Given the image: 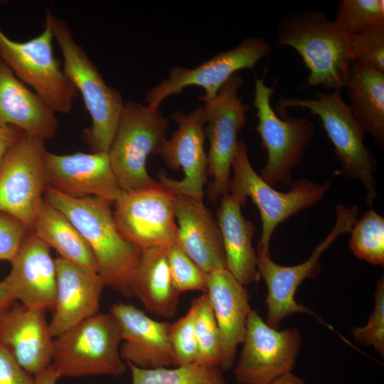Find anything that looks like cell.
<instances>
[{
	"mask_svg": "<svg viewBox=\"0 0 384 384\" xmlns=\"http://www.w3.org/2000/svg\"><path fill=\"white\" fill-rule=\"evenodd\" d=\"M271 51L270 45L262 38H246L235 48L218 53L196 68H173L166 79L147 91L145 102L149 108L157 110L166 98L193 85L205 91L200 100H211L233 74L242 69L253 70L257 62Z\"/></svg>",
	"mask_w": 384,
	"mask_h": 384,
	"instance_id": "4fadbf2b",
	"label": "cell"
},
{
	"mask_svg": "<svg viewBox=\"0 0 384 384\" xmlns=\"http://www.w3.org/2000/svg\"><path fill=\"white\" fill-rule=\"evenodd\" d=\"M172 197L176 244L206 274L227 269L218 223L203 201L174 193Z\"/></svg>",
	"mask_w": 384,
	"mask_h": 384,
	"instance_id": "44dd1931",
	"label": "cell"
},
{
	"mask_svg": "<svg viewBox=\"0 0 384 384\" xmlns=\"http://www.w3.org/2000/svg\"><path fill=\"white\" fill-rule=\"evenodd\" d=\"M196 307L191 305L187 313L174 323H169V336L172 346L175 366L195 363L198 346L195 335Z\"/></svg>",
	"mask_w": 384,
	"mask_h": 384,
	"instance_id": "836d02e7",
	"label": "cell"
},
{
	"mask_svg": "<svg viewBox=\"0 0 384 384\" xmlns=\"http://www.w3.org/2000/svg\"><path fill=\"white\" fill-rule=\"evenodd\" d=\"M337 26L348 35L384 23L383 0H341L336 11Z\"/></svg>",
	"mask_w": 384,
	"mask_h": 384,
	"instance_id": "1f68e13d",
	"label": "cell"
},
{
	"mask_svg": "<svg viewBox=\"0 0 384 384\" xmlns=\"http://www.w3.org/2000/svg\"><path fill=\"white\" fill-rule=\"evenodd\" d=\"M6 125L46 140L55 137L59 123L55 113L0 58V126Z\"/></svg>",
	"mask_w": 384,
	"mask_h": 384,
	"instance_id": "cb8c5ba5",
	"label": "cell"
},
{
	"mask_svg": "<svg viewBox=\"0 0 384 384\" xmlns=\"http://www.w3.org/2000/svg\"><path fill=\"white\" fill-rule=\"evenodd\" d=\"M233 177L228 192L243 204L250 197L257 207L262 232L257 250L270 253V239L276 228L300 211L319 203L331 183H319L308 179L294 182L287 192H280L267 183L252 166L245 143L240 139L232 164Z\"/></svg>",
	"mask_w": 384,
	"mask_h": 384,
	"instance_id": "8992f818",
	"label": "cell"
},
{
	"mask_svg": "<svg viewBox=\"0 0 384 384\" xmlns=\"http://www.w3.org/2000/svg\"><path fill=\"white\" fill-rule=\"evenodd\" d=\"M53 39L46 23L39 35L23 42L13 41L0 28V58L50 110L65 114L79 93L54 55Z\"/></svg>",
	"mask_w": 384,
	"mask_h": 384,
	"instance_id": "ba28073f",
	"label": "cell"
},
{
	"mask_svg": "<svg viewBox=\"0 0 384 384\" xmlns=\"http://www.w3.org/2000/svg\"><path fill=\"white\" fill-rule=\"evenodd\" d=\"M345 87L355 118L376 144L383 148L384 73L355 61Z\"/></svg>",
	"mask_w": 384,
	"mask_h": 384,
	"instance_id": "4316f807",
	"label": "cell"
},
{
	"mask_svg": "<svg viewBox=\"0 0 384 384\" xmlns=\"http://www.w3.org/2000/svg\"><path fill=\"white\" fill-rule=\"evenodd\" d=\"M45 140L25 133L9 149L0 168V212L32 232L47 186Z\"/></svg>",
	"mask_w": 384,
	"mask_h": 384,
	"instance_id": "7c38bea8",
	"label": "cell"
},
{
	"mask_svg": "<svg viewBox=\"0 0 384 384\" xmlns=\"http://www.w3.org/2000/svg\"><path fill=\"white\" fill-rule=\"evenodd\" d=\"M114 205L113 216L119 230L142 251L169 248L176 243L172 193L162 186L123 191Z\"/></svg>",
	"mask_w": 384,
	"mask_h": 384,
	"instance_id": "9a60e30c",
	"label": "cell"
},
{
	"mask_svg": "<svg viewBox=\"0 0 384 384\" xmlns=\"http://www.w3.org/2000/svg\"><path fill=\"white\" fill-rule=\"evenodd\" d=\"M273 93L274 87L266 85L264 79L255 78L253 106L258 123L255 129L267 156L260 176L272 186L277 183L288 186L293 170L313 139L314 126L306 117L277 114L270 103Z\"/></svg>",
	"mask_w": 384,
	"mask_h": 384,
	"instance_id": "9c48e42d",
	"label": "cell"
},
{
	"mask_svg": "<svg viewBox=\"0 0 384 384\" xmlns=\"http://www.w3.org/2000/svg\"><path fill=\"white\" fill-rule=\"evenodd\" d=\"M192 302L196 307L195 335L198 346L195 363L220 367L221 340L209 297L206 292Z\"/></svg>",
	"mask_w": 384,
	"mask_h": 384,
	"instance_id": "f546056e",
	"label": "cell"
},
{
	"mask_svg": "<svg viewBox=\"0 0 384 384\" xmlns=\"http://www.w3.org/2000/svg\"><path fill=\"white\" fill-rule=\"evenodd\" d=\"M46 311L15 302L0 315V345L33 376L52 363L54 337Z\"/></svg>",
	"mask_w": 384,
	"mask_h": 384,
	"instance_id": "d6986e66",
	"label": "cell"
},
{
	"mask_svg": "<svg viewBox=\"0 0 384 384\" xmlns=\"http://www.w3.org/2000/svg\"><path fill=\"white\" fill-rule=\"evenodd\" d=\"M359 208H346L338 204L335 208L336 223L328 234L316 245L308 260L294 266H283L273 262L270 253L257 250L259 276L264 279L267 288V321L277 329L281 322L294 314H307L319 321H323L311 309L299 304L295 299L296 292L306 278H314L320 272L322 253L341 235L351 232L357 220Z\"/></svg>",
	"mask_w": 384,
	"mask_h": 384,
	"instance_id": "30bf717a",
	"label": "cell"
},
{
	"mask_svg": "<svg viewBox=\"0 0 384 384\" xmlns=\"http://www.w3.org/2000/svg\"><path fill=\"white\" fill-rule=\"evenodd\" d=\"M23 134L22 130L14 126H0V168L9 149Z\"/></svg>",
	"mask_w": 384,
	"mask_h": 384,
	"instance_id": "f35d334b",
	"label": "cell"
},
{
	"mask_svg": "<svg viewBox=\"0 0 384 384\" xmlns=\"http://www.w3.org/2000/svg\"><path fill=\"white\" fill-rule=\"evenodd\" d=\"M110 312L117 319L124 343L120 356L126 363L144 368L175 366L169 341V323L157 321L132 304L114 303Z\"/></svg>",
	"mask_w": 384,
	"mask_h": 384,
	"instance_id": "ffe728a7",
	"label": "cell"
},
{
	"mask_svg": "<svg viewBox=\"0 0 384 384\" xmlns=\"http://www.w3.org/2000/svg\"><path fill=\"white\" fill-rule=\"evenodd\" d=\"M45 23L61 51L64 72L81 94L91 117L92 124L83 130L82 139L92 152H108L124 106L122 95L105 82L63 19L47 9Z\"/></svg>",
	"mask_w": 384,
	"mask_h": 384,
	"instance_id": "3957f363",
	"label": "cell"
},
{
	"mask_svg": "<svg viewBox=\"0 0 384 384\" xmlns=\"http://www.w3.org/2000/svg\"><path fill=\"white\" fill-rule=\"evenodd\" d=\"M243 83L240 74L236 73L215 97L203 102L205 136L209 142L207 173L212 178L207 195L213 201L228 193L230 170L239 142L238 134L246 123L249 109L238 96Z\"/></svg>",
	"mask_w": 384,
	"mask_h": 384,
	"instance_id": "8fae6325",
	"label": "cell"
},
{
	"mask_svg": "<svg viewBox=\"0 0 384 384\" xmlns=\"http://www.w3.org/2000/svg\"><path fill=\"white\" fill-rule=\"evenodd\" d=\"M132 384H227L220 367L191 363L174 368L144 369L132 363Z\"/></svg>",
	"mask_w": 384,
	"mask_h": 384,
	"instance_id": "f1b7e54d",
	"label": "cell"
},
{
	"mask_svg": "<svg viewBox=\"0 0 384 384\" xmlns=\"http://www.w3.org/2000/svg\"><path fill=\"white\" fill-rule=\"evenodd\" d=\"M10 262V272L3 281L14 299L26 306L53 311L57 272L50 247L28 232Z\"/></svg>",
	"mask_w": 384,
	"mask_h": 384,
	"instance_id": "ac0fdd59",
	"label": "cell"
},
{
	"mask_svg": "<svg viewBox=\"0 0 384 384\" xmlns=\"http://www.w3.org/2000/svg\"><path fill=\"white\" fill-rule=\"evenodd\" d=\"M277 41L294 48L309 71L302 88L321 85L326 90L346 87L354 63L350 35L317 11H303L280 20Z\"/></svg>",
	"mask_w": 384,
	"mask_h": 384,
	"instance_id": "7a4b0ae2",
	"label": "cell"
},
{
	"mask_svg": "<svg viewBox=\"0 0 384 384\" xmlns=\"http://www.w3.org/2000/svg\"><path fill=\"white\" fill-rule=\"evenodd\" d=\"M47 186L75 198L97 196L112 203L122 193L108 152L44 154Z\"/></svg>",
	"mask_w": 384,
	"mask_h": 384,
	"instance_id": "e0dca14e",
	"label": "cell"
},
{
	"mask_svg": "<svg viewBox=\"0 0 384 384\" xmlns=\"http://www.w3.org/2000/svg\"><path fill=\"white\" fill-rule=\"evenodd\" d=\"M122 341L115 317L99 312L54 338L51 365L59 378L120 376L127 368Z\"/></svg>",
	"mask_w": 384,
	"mask_h": 384,
	"instance_id": "5b68a950",
	"label": "cell"
},
{
	"mask_svg": "<svg viewBox=\"0 0 384 384\" xmlns=\"http://www.w3.org/2000/svg\"><path fill=\"white\" fill-rule=\"evenodd\" d=\"M168 127V119L159 110L133 101L124 104L108 151L122 191L161 186L149 176L146 161L150 154H159Z\"/></svg>",
	"mask_w": 384,
	"mask_h": 384,
	"instance_id": "52a82bcc",
	"label": "cell"
},
{
	"mask_svg": "<svg viewBox=\"0 0 384 384\" xmlns=\"http://www.w3.org/2000/svg\"><path fill=\"white\" fill-rule=\"evenodd\" d=\"M167 249L157 247L142 251L132 277L131 292L148 311L157 316L171 317L177 311L180 294L172 282Z\"/></svg>",
	"mask_w": 384,
	"mask_h": 384,
	"instance_id": "484cf974",
	"label": "cell"
},
{
	"mask_svg": "<svg viewBox=\"0 0 384 384\" xmlns=\"http://www.w3.org/2000/svg\"><path fill=\"white\" fill-rule=\"evenodd\" d=\"M302 343L299 329L279 331L252 310L248 316L242 348L235 368L240 384H270L290 373Z\"/></svg>",
	"mask_w": 384,
	"mask_h": 384,
	"instance_id": "5bb4252c",
	"label": "cell"
},
{
	"mask_svg": "<svg viewBox=\"0 0 384 384\" xmlns=\"http://www.w3.org/2000/svg\"><path fill=\"white\" fill-rule=\"evenodd\" d=\"M354 62L384 73V23L350 35Z\"/></svg>",
	"mask_w": 384,
	"mask_h": 384,
	"instance_id": "e575fe53",
	"label": "cell"
},
{
	"mask_svg": "<svg viewBox=\"0 0 384 384\" xmlns=\"http://www.w3.org/2000/svg\"><path fill=\"white\" fill-rule=\"evenodd\" d=\"M166 257L173 284L179 294L188 291L207 292L208 274L176 244L167 249Z\"/></svg>",
	"mask_w": 384,
	"mask_h": 384,
	"instance_id": "d6a6232c",
	"label": "cell"
},
{
	"mask_svg": "<svg viewBox=\"0 0 384 384\" xmlns=\"http://www.w3.org/2000/svg\"><path fill=\"white\" fill-rule=\"evenodd\" d=\"M221 340L222 370L234 363L238 346L242 343L252 311L243 286L227 269L208 274L207 292Z\"/></svg>",
	"mask_w": 384,
	"mask_h": 384,
	"instance_id": "603a6c76",
	"label": "cell"
},
{
	"mask_svg": "<svg viewBox=\"0 0 384 384\" xmlns=\"http://www.w3.org/2000/svg\"><path fill=\"white\" fill-rule=\"evenodd\" d=\"M351 333L356 341L363 346H373L384 356V278L376 283L375 304L373 313L365 326L353 327Z\"/></svg>",
	"mask_w": 384,
	"mask_h": 384,
	"instance_id": "d590c367",
	"label": "cell"
},
{
	"mask_svg": "<svg viewBox=\"0 0 384 384\" xmlns=\"http://www.w3.org/2000/svg\"><path fill=\"white\" fill-rule=\"evenodd\" d=\"M56 297L49 322L55 338L99 313L105 283L97 273L85 271L58 257Z\"/></svg>",
	"mask_w": 384,
	"mask_h": 384,
	"instance_id": "7402d4cb",
	"label": "cell"
},
{
	"mask_svg": "<svg viewBox=\"0 0 384 384\" xmlns=\"http://www.w3.org/2000/svg\"><path fill=\"white\" fill-rule=\"evenodd\" d=\"M350 233L349 247L356 257L373 265H383V217L368 210L356 220Z\"/></svg>",
	"mask_w": 384,
	"mask_h": 384,
	"instance_id": "4dcf8cb0",
	"label": "cell"
},
{
	"mask_svg": "<svg viewBox=\"0 0 384 384\" xmlns=\"http://www.w3.org/2000/svg\"><path fill=\"white\" fill-rule=\"evenodd\" d=\"M270 384H306V383L303 380L293 375L290 372L278 378Z\"/></svg>",
	"mask_w": 384,
	"mask_h": 384,
	"instance_id": "b9f144b4",
	"label": "cell"
},
{
	"mask_svg": "<svg viewBox=\"0 0 384 384\" xmlns=\"http://www.w3.org/2000/svg\"><path fill=\"white\" fill-rule=\"evenodd\" d=\"M28 232L19 220L0 212V261L13 260Z\"/></svg>",
	"mask_w": 384,
	"mask_h": 384,
	"instance_id": "8d00e7d4",
	"label": "cell"
},
{
	"mask_svg": "<svg viewBox=\"0 0 384 384\" xmlns=\"http://www.w3.org/2000/svg\"><path fill=\"white\" fill-rule=\"evenodd\" d=\"M34 377L33 384H55L59 378L51 364L46 370Z\"/></svg>",
	"mask_w": 384,
	"mask_h": 384,
	"instance_id": "60d3db41",
	"label": "cell"
},
{
	"mask_svg": "<svg viewBox=\"0 0 384 384\" xmlns=\"http://www.w3.org/2000/svg\"><path fill=\"white\" fill-rule=\"evenodd\" d=\"M43 198L61 211L88 243L105 285L127 297L142 251L124 238L113 216L112 203L100 197L72 198L46 186Z\"/></svg>",
	"mask_w": 384,
	"mask_h": 384,
	"instance_id": "6da1fadb",
	"label": "cell"
},
{
	"mask_svg": "<svg viewBox=\"0 0 384 384\" xmlns=\"http://www.w3.org/2000/svg\"><path fill=\"white\" fill-rule=\"evenodd\" d=\"M171 119L178 124V128L170 139L165 140L159 154L169 169H181L184 176L178 181L159 173V182L171 193L203 201L208 174V157L204 149L203 107H199L188 114L175 111Z\"/></svg>",
	"mask_w": 384,
	"mask_h": 384,
	"instance_id": "2e32d148",
	"label": "cell"
},
{
	"mask_svg": "<svg viewBox=\"0 0 384 384\" xmlns=\"http://www.w3.org/2000/svg\"><path fill=\"white\" fill-rule=\"evenodd\" d=\"M60 257L87 272L98 274L95 257L84 237L61 211L43 199L33 231Z\"/></svg>",
	"mask_w": 384,
	"mask_h": 384,
	"instance_id": "83f0119b",
	"label": "cell"
},
{
	"mask_svg": "<svg viewBox=\"0 0 384 384\" xmlns=\"http://www.w3.org/2000/svg\"><path fill=\"white\" fill-rule=\"evenodd\" d=\"M15 302L9 287L2 280L0 282V315L9 310Z\"/></svg>",
	"mask_w": 384,
	"mask_h": 384,
	"instance_id": "ab89813d",
	"label": "cell"
},
{
	"mask_svg": "<svg viewBox=\"0 0 384 384\" xmlns=\"http://www.w3.org/2000/svg\"><path fill=\"white\" fill-rule=\"evenodd\" d=\"M35 377L26 371L0 345V384H33Z\"/></svg>",
	"mask_w": 384,
	"mask_h": 384,
	"instance_id": "74e56055",
	"label": "cell"
},
{
	"mask_svg": "<svg viewBox=\"0 0 384 384\" xmlns=\"http://www.w3.org/2000/svg\"><path fill=\"white\" fill-rule=\"evenodd\" d=\"M244 205L229 192L222 196L217 212L225 252L227 270L243 285L260 277L258 259L252 247L253 224L242 215Z\"/></svg>",
	"mask_w": 384,
	"mask_h": 384,
	"instance_id": "d4e9b609",
	"label": "cell"
},
{
	"mask_svg": "<svg viewBox=\"0 0 384 384\" xmlns=\"http://www.w3.org/2000/svg\"><path fill=\"white\" fill-rule=\"evenodd\" d=\"M292 107L306 108L320 118L341 164L336 174L360 181L367 192L366 203L372 206L373 201L379 198L376 159L365 144L366 132L343 100L341 90L317 91L314 99L282 97L276 112L282 114Z\"/></svg>",
	"mask_w": 384,
	"mask_h": 384,
	"instance_id": "277c9868",
	"label": "cell"
}]
</instances>
